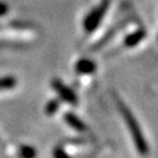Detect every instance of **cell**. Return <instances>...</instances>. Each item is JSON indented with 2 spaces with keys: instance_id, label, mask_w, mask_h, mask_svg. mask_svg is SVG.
I'll use <instances>...</instances> for the list:
<instances>
[{
  "instance_id": "6da1fadb",
  "label": "cell",
  "mask_w": 158,
  "mask_h": 158,
  "mask_svg": "<svg viewBox=\"0 0 158 158\" xmlns=\"http://www.w3.org/2000/svg\"><path fill=\"white\" fill-rule=\"evenodd\" d=\"M113 101H114L118 111H120V113H121V117H122L123 122L126 123V126L128 128V132H130L131 138H132V141H133V143L136 146L137 152L141 156L148 154V152H149L148 143H147V141H146V138L143 136V132L141 130V126H139V123L137 121V118L132 113L131 108L121 100V97L118 95L113 94Z\"/></svg>"
},
{
  "instance_id": "7a4b0ae2",
  "label": "cell",
  "mask_w": 158,
  "mask_h": 158,
  "mask_svg": "<svg viewBox=\"0 0 158 158\" xmlns=\"http://www.w3.org/2000/svg\"><path fill=\"white\" fill-rule=\"evenodd\" d=\"M110 4L111 0H94V4L82 20V29L85 34H94L98 29L110 8Z\"/></svg>"
},
{
  "instance_id": "3957f363",
  "label": "cell",
  "mask_w": 158,
  "mask_h": 158,
  "mask_svg": "<svg viewBox=\"0 0 158 158\" xmlns=\"http://www.w3.org/2000/svg\"><path fill=\"white\" fill-rule=\"evenodd\" d=\"M51 89L57 95V97H59L60 101H62L65 103H69L71 106H76L78 103L77 95L72 91V89H70L67 85H65L60 80V78H57V77L52 78V81H51Z\"/></svg>"
},
{
  "instance_id": "277c9868",
  "label": "cell",
  "mask_w": 158,
  "mask_h": 158,
  "mask_svg": "<svg viewBox=\"0 0 158 158\" xmlns=\"http://www.w3.org/2000/svg\"><path fill=\"white\" fill-rule=\"evenodd\" d=\"M73 70L81 77H91L97 72V64L89 57H81L75 62Z\"/></svg>"
},
{
  "instance_id": "5b68a950",
  "label": "cell",
  "mask_w": 158,
  "mask_h": 158,
  "mask_svg": "<svg viewBox=\"0 0 158 158\" xmlns=\"http://www.w3.org/2000/svg\"><path fill=\"white\" fill-rule=\"evenodd\" d=\"M147 37V31L143 27H136L133 31L128 32L122 40L121 49H133L138 46Z\"/></svg>"
},
{
  "instance_id": "8992f818",
  "label": "cell",
  "mask_w": 158,
  "mask_h": 158,
  "mask_svg": "<svg viewBox=\"0 0 158 158\" xmlns=\"http://www.w3.org/2000/svg\"><path fill=\"white\" fill-rule=\"evenodd\" d=\"M64 122L76 132H80V133H87L89 132V126L76 113H73L71 111L64 113Z\"/></svg>"
},
{
  "instance_id": "52a82bcc",
  "label": "cell",
  "mask_w": 158,
  "mask_h": 158,
  "mask_svg": "<svg viewBox=\"0 0 158 158\" xmlns=\"http://www.w3.org/2000/svg\"><path fill=\"white\" fill-rule=\"evenodd\" d=\"M18 86V80L14 76H3L0 77V92L14 90Z\"/></svg>"
},
{
  "instance_id": "ba28073f",
  "label": "cell",
  "mask_w": 158,
  "mask_h": 158,
  "mask_svg": "<svg viewBox=\"0 0 158 158\" xmlns=\"http://www.w3.org/2000/svg\"><path fill=\"white\" fill-rule=\"evenodd\" d=\"M60 105H61V101L59 98H54V100H50L46 105H45V114H48L49 117L56 114L60 110Z\"/></svg>"
},
{
  "instance_id": "9c48e42d",
  "label": "cell",
  "mask_w": 158,
  "mask_h": 158,
  "mask_svg": "<svg viewBox=\"0 0 158 158\" xmlns=\"http://www.w3.org/2000/svg\"><path fill=\"white\" fill-rule=\"evenodd\" d=\"M37 154L36 149L29 144H21L19 146L18 148V156L19 157H23V158H32Z\"/></svg>"
},
{
  "instance_id": "30bf717a",
  "label": "cell",
  "mask_w": 158,
  "mask_h": 158,
  "mask_svg": "<svg viewBox=\"0 0 158 158\" xmlns=\"http://www.w3.org/2000/svg\"><path fill=\"white\" fill-rule=\"evenodd\" d=\"M9 13V4L0 0V18H4Z\"/></svg>"
},
{
  "instance_id": "8fae6325",
  "label": "cell",
  "mask_w": 158,
  "mask_h": 158,
  "mask_svg": "<svg viewBox=\"0 0 158 158\" xmlns=\"http://www.w3.org/2000/svg\"><path fill=\"white\" fill-rule=\"evenodd\" d=\"M157 40H158V36H157Z\"/></svg>"
}]
</instances>
